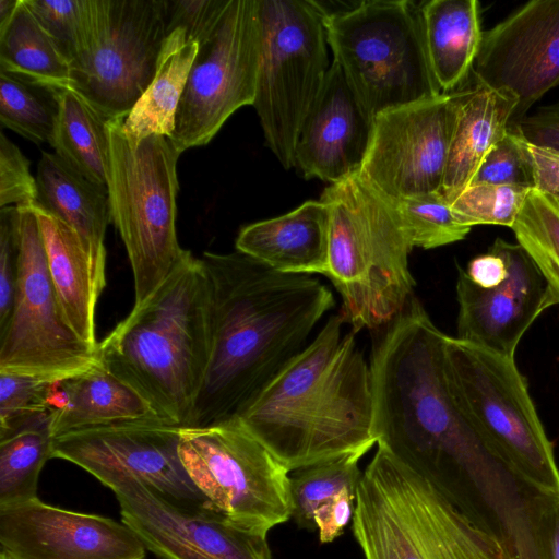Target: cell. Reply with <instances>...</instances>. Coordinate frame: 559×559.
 Wrapping results in <instances>:
<instances>
[{
  "label": "cell",
  "mask_w": 559,
  "mask_h": 559,
  "mask_svg": "<svg viewBox=\"0 0 559 559\" xmlns=\"http://www.w3.org/2000/svg\"><path fill=\"white\" fill-rule=\"evenodd\" d=\"M384 328L369 362L377 444L456 504L500 506L516 479L452 397L447 334L415 295Z\"/></svg>",
  "instance_id": "cell-1"
},
{
  "label": "cell",
  "mask_w": 559,
  "mask_h": 559,
  "mask_svg": "<svg viewBox=\"0 0 559 559\" xmlns=\"http://www.w3.org/2000/svg\"><path fill=\"white\" fill-rule=\"evenodd\" d=\"M200 259L210 292L211 343L189 427L236 419L335 306L330 288L314 276L277 272L237 250Z\"/></svg>",
  "instance_id": "cell-2"
},
{
  "label": "cell",
  "mask_w": 559,
  "mask_h": 559,
  "mask_svg": "<svg viewBox=\"0 0 559 559\" xmlns=\"http://www.w3.org/2000/svg\"><path fill=\"white\" fill-rule=\"evenodd\" d=\"M343 317L324 325L236 418L288 472L374 444L370 364Z\"/></svg>",
  "instance_id": "cell-3"
},
{
  "label": "cell",
  "mask_w": 559,
  "mask_h": 559,
  "mask_svg": "<svg viewBox=\"0 0 559 559\" xmlns=\"http://www.w3.org/2000/svg\"><path fill=\"white\" fill-rule=\"evenodd\" d=\"M211 310L200 258L185 259L98 344V360L168 421L189 427L210 356Z\"/></svg>",
  "instance_id": "cell-4"
},
{
  "label": "cell",
  "mask_w": 559,
  "mask_h": 559,
  "mask_svg": "<svg viewBox=\"0 0 559 559\" xmlns=\"http://www.w3.org/2000/svg\"><path fill=\"white\" fill-rule=\"evenodd\" d=\"M330 210L325 276L341 296L354 333L386 326L414 296L413 246L393 200L358 173L324 189Z\"/></svg>",
  "instance_id": "cell-5"
},
{
  "label": "cell",
  "mask_w": 559,
  "mask_h": 559,
  "mask_svg": "<svg viewBox=\"0 0 559 559\" xmlns=\"http://www.w3.org/2000/svg\"><path fill=\"white\" fill-rule=\"evenodd\" d=\"M352 530L366 559H508L496 535L380 444L357 486Z\"/></svg>",
  "instance_id": "cell-6"
},
{
  "label": "cell",
  "mask_w": 559,
  "mask_h": 559,
  "mask_svg": "<svg viewBox=\"0 0 559 559\" xmlns=\"http://www.w3.org/2000/svg\"><path fill=\"white\" fill-rule=\"evenodd\" d=\"M444 365L457 406L516 477L559 498V466L514 358L447 335Z\"/></svg>",
  "instance_id": "cell-7"
},
{
  "label": "cell",
  "mask_w": 559,
  "mask_h": 559,
  "mask_svg": "<svg viewBox=\"0 0 559 559\" xmlns=\"http://www.w3.org/2000/svg\"><path fill=\"white\" fill-rule=\"evenodd\" d=\"M122 121H109L108 197L111 223L133 273L134 305H140L189 252L180 247L176 231L181 153L163 135L130 141L121 130Z\"/></svg>",
  "instance_id": "cell-8"
},
{
  "label": "cell",
  "mask_w": 559,
  "mask_h": 559,
  "mask_svg": "<svg viewBox=\"0 0 559 559\" xmlns=\"http://www.w3.org/2000/svg\"><path fill=\"white\" fill-rule=\"evenodd\" d=\"M420 5L374 0L323 8L333 60L373 118L441 94L427 58Z\"/></svg>",
  "instance_id": "cell-9"
},
{
  "label": "cell",
  "mask_w": 559,
  "mask_h": 559,
  "mask_svg": "<svg viewBox=\"0 0 559 559\" xmlns=\"http://www.w3.org/2000/svg\"><path fill=\"white\" fill-rule=\"evenodd\" d=\"M258 8L261 50L252 106L267 146L288 169L330 68L325 11L313 0H258Z\"/></svg>",
  "instance_id": "cell-10"
},
{
  "label": "cell",
  "mask_w": 559,
  "mask_h": 559,
  "mask_svg": "<svg viewBox=\"0 0 559 559\" xmlns=\"http://www.w3.org/2000/svg\"><path fill=\"white\" fill-rule=\"evenodd\" d=\"M183 467L207 506L267 534L292 518L288 471L237 420L180 429Z\"/></svg>",
  "instance_id": "cell-11"
},
{
  "label": "cell",
  "mask_w": 559,
  "mask_h": 559,
  "mask_svg": "<svg viewBox=\"0 0 559 559\" xmlns=\"http://www.w3.org/2000/svg\"><path fill=\"white\" fill-rule=\"evenodd\" d=\"M166 36L165 0H91L70 90L108 120L124 119L154 79Z\"/></svg>",
  "instance_id": "cell-12"
},
{
  "label": "cell",
  "mask_w": 559,
  "mask_h": 559,
  "mask_svg": "<svg viewBox=\"0 0 559 559\" xmlns=\"http://www.w3.org/2000/svg\"><path fill=\"white\" fill-rule=\"evenodd\" d=\"M17 209L19 271L12 313L0 331V372L58 381L91 368L98 355L64 318L33 207Z\"/></svg>",
  "instance_id": "cell-13"
},
{
  "label": "cell",
  "mask_w": 559,
  "mask_h": 559,
  "mask_svg": "<svg viewBox=\"0 0 559 559\" xmlns=\"http://www.w3.org/2000/svg\"><path fill=\"white\" fill-rule=\"evenodd\" d=\"M261 50L258 0H230L199 45L169 138L183 151L207 144L240 107L253 105Z\"/></svg>",
  "instance_id": "cell-14"
},
{
  "label": "cell",
  "mask_w": 559,
  "mask_h": 559,
  "mask_svg": "<svg viewBox=\"0 0 559 559\" xmlns=\"http://www.w3.org/2000/svg\"><path fill=\"white\" fill-rule=\"evenodd\" d=\"M456 108L454 92L379 114L358 174L393 201L440 192Z\"/></svg>",
  "instance_id": "cell-15"
},
{
  "label": "cell",
  "mask_w": 559,
  "mask_h": 559,
  "mask_svg": "<svg viewBox=\"0 0 559 559\" xmlns=\"http://www.w3.org/2000/svg\"><path fill=\"white\" fill-rule=\"evenodd\" d=\"M180 429L145 420L72 431L55 437L52 457L78 465L109 489L135 478L173 499L207 506L182 465Z\"/></svg>",
  "instance_id": "cell-16"
},
{
  "label": "cell",
  "mask_w": 559,
  "mask_h": 559,
  "mask_svg": "<svg viewBox=\"0 0 559 559\" xmlns=\"http://www.w3.org/2000/svg\"><path fill=\"white\" fill-rule=\"evenodd\" d=\"M110 490L121 521L160 559H271L267 534L240 526L206 504L181 502L135 478Z\"/></svg>",
  "instance_id": "cell-17"
},
{
  "label": "cell",
  "mask_w": 559,
  "mask_h": 559,
  "mask_svg": "<svg viewBox=\"0 0 559 559\" xmlns=\"http://www.w3.org/2000/svg\"><path fill=\"white\" fill-rule=\"evenodd\" d=\"M474 83L518 99L514 128L531 107L559 86V0H533L484 31Z\"/></svg>",
  "instance_id": "cell-18"
},
{
  "label": "cell",
  "mask_w": 559,
  "mask_h": 559,
  "mask_svg": "<svg viewBox=\"0 0 559 559\" xmlns=\"http://www.w3.org/2000/svg\"><path fill=\"white\" fill-rule=\"evenodd\" d=\"M0 551L11 559H144L146 548L122 521L37 497L0 506Z\"/></svg>",
  "instance_id": "cell-19"
},
{
  "label": "cell",
  "mask_w": 559,
  "mask_h": 559,
  "mask_svg": "<svg viewBox=\"0 0 559 559\" xmlns=\"http://www.w3.org/2000/svg\"><path fill=\"white\" fill-rule=\"evenodd\" d=\"M489 249L504 259L508 274L499 285L481 288L459 267L455 337L514 358L522 336L549 308L546 283L518 243L497 238Z\"/></svg>",
  "instance_id": "cell-20"
},
{
  "label": "cell",
  "mask_w": 559,
  "mask_h": 559,
  "mask_svg": "<svg viewBox=\"0 0 559 559\" xmlns=\"http://www.w3.org/2000/svg\"><path fill=\"white\" fill-rule=\"evenodd\" d=\"M373 126L374 118L333 60L300 128L294 167L306 179L318 178L330 185L359 173Z\"/></svg>",
  "instance_id": "cell-21"
},
{
  "label": "cell",
  "mask_w": 559,
  "mask_h": 559,
  "mask_svg": "<svg viewBox=\"0 0 559 559\" xmlns=\"http://www.w3.org/2000/svg\"><path fill=\"white\" fill-rule=\"evenodd\" d=\"M330 210L309 200L295 210L242 227L236 250L288 274H321L329 263Z\"/></svg>",
  "instance_id": "cell-22"
},
{
  "label": "cell",
  "mask_w": 559,
  "mask_h": 559,
  "mask_svg": "<svg viewBox=\"0 0 559 559\" xmlns=\"http://www.w3.org/2000/svg\"><path fill=\"white\" fill-rule=\"evenodd\" d=\"M32 207L40 226L49 275L64 318L74 333L97 350L96 306L106 286V267L93 260L70 226L37 206Z\"/></svg>",
  "instance_id": "cell-23"
},
{
  "label": "cell",
  "mask_w": 559,
  "mask_h": 559,
  "mask_svg": "<svg viewBox=\"0 0 559 559\" xmlns=\"http://www.w3.org/2000/svg\"><path fill=\"white\" fill-rule=\"evenodd\" d=\"M456 119L441 193L451 203L474 179L491 148L509 132L513 94L479 84L456 92Z\"/></svg>",
  "instance_id": "cell-24"
},
{
  "label": "cell",
  "mask_w": 559,
  "mask_h": 559,
  "mask_svg": "<svg viewBox=\"0 0 559 559\" xmlns=\"http://www.w3.org/2000/svg\"><path fill=\"white\" fill-rule=\"evenodd\" d=\"M60 382L66 393V403L51 414L53 437L120 423L168 421L136 389L99 360Z\"/></svg>",
  "instance_id": "cell-25"
},
{
  "label": "cell",
  "mask_w": 559,
  "mask_h": 559,
  "mask_svg": "<svg viewBox=\"0 0 559 559\" xmlns=\"http://www.w3.org/2000/svg\"><path fill=\"white\" fill-rule=\"evenodd\" d=\"M36 203L70 226L93 260L106 267V229L111 223L108 189L95 185L67 165L56 153L41 152L36 174Z\"/></svg>",
  "instance_id": "cell-26"
},
{
  "label": "cell",
  "mask_w": 559,
  "mask_h": 559,
  "mask_svg": "<svg viewBox=\"0 0 559 559\" xmlns=\"http://www.w3.org/2000/svg\"><path fill=\"white\" fill-rule=\"evenodd\" d=\"M420 11L427 58L441 94L466 87L483 40L480 3L431 0Z\"/></svg>",
  "instance_id": "cell-27"
},
{
  "label": "cell",
  "mask_w": 559,
  "mask_h": 559,
  "mask_svg": "<svg viewBox=\"0 0 559 559\" xmlns=\"http://www.w3.org/2000/svg\"><path fill=\"white\" fill-rule=\"evenodd\" d=\"M199 45L180 28L167 34L156 72L148 87L123 119L121 130L130 141L148 135L170 138L175 117Z\"/></svg>",
  "instance_id": "cell-28"
},
{
  "label": "cell",
  "mask_w": 559,
  "mask_h": 559,
  "mask_svg": "<svg viewBox=\"0 0 559 559\" xmlns=\"http://www.w3.org/2000/svg\"><path fill=\"white\" fill-rule=\"evenodd\" d=\"M59 112L50 145L72 169L108 189L109 121L72 90H59Z\"/></svg>",
  "instance_id": "cell-29"
},
{
  "label": "cell",
  "mask_w": 559,
  "mask_h": 559,
  "mask_svg": "<svg viewBox=\"0 0 559 559\" xmlns=\"http://www.w3.org/2000/svg\"><path fill=\"white\" fill-rule=\"evenodd\" d=\"M0 71L57 90H70L69 62L24 0L0 29Z\"/></svg>",
  "instance_id": "cell-30"
},
{
  "label": "cell",
  "mask_w": 559,
  "mask_h": 559,
  "mask_svg": "<svg viewBox=\"0 0 559 559\" xmlns=\"http://www.w3.org/2000/svg\"><path fill=\"white\" fill-rule=\"evenodd\" d=\"M51 414L0 438V506L37 498L40 471L52 459Z\"/></svg>",
  "instance_id": "cell-31"
},
{
  "label": "cell",
  "mask_w": 559,
  "mask_h": 559,
  "mask_svg": "<svg viewBox=\"0 0 559 559\" xmlns=\"http://www.w3.org/2000/svg\"><path fill=\"white\" fill-rule=\"evenodd\" d=\"M546 283L548 307L559 304V201L531 189L511 228Z\"/></svg>",
  "instance_id": "cell-32"
},
{
  "label": "cell",
  "mask_w": 559,
  "mask_h": 559,
  "mask_svg": "<svg viewBox=\"0 0 559 559\" xmlns=\"http://www.w3.org/2000/svg\"><path fill=\"white\" fill-rule=\"evenodd\" d=\"M59 90L0 71L2 127L35 144L51 143L59 112Z\"/></svg>",
  "instance_id": "cell-33"
},
{
  "label": "cell",
  "mask_w": 559,
  "mask_h": 559,
  "mask_svg": "<svg viewBox=\"0 0 559 559\" xmlns=\"http://www.w3.org/2000/svg\"><path fill=\"white\" fill-rule=\"evenodd\" d=\"M359 456L314 464L294 471L289 476L292 518L306 530H317L313 521L316 510L342 492L356 495L362 473Z\"/></svg>",
  "instance_id": "cell-34"
},
{
  "label": "cell",
  "mask_w": 559,
  "mask_h": 559,
  "mask_svg": "<svg viewBox=\"0 0 559 559\" xmlns=\"http://www.w3.org/2000/svg\"><path fill=\"white\" fill-rule=\"evenodd\" d=\"M413 247L435 249L465 239L471 227L454 216L441 192L393 201Z\"/></svg>",
  "instance_id": "cell-35"
},
{
  "label": "cell",
  "mask_w": 559,
  "mask_h": 559,
  "mask_svg": "<svg viewBox=\"0 0 559 559\" xmlns=\"http://www.w3.org/2000/svg\"><path fill=\"white\" fill-rule=\"evenodd\" d=\"M532 188L472 183L451 203L455 218L464 226L499 225L512 228Z\"/></svg>",
  "instance_id": "cell-36"
},
{
  "label": "cell",
  "mask_w": 559,
  "mask_h": 559,
  "mask_svg": "<svg viewBox=\"0 0 559 559\" xmlns=\"http://www.w3.org/2000/svg\"><path fill=\"white\" fill-rule=\"evenodd\" d=\"M24 1L69 64L73 62L86 43L91 0Z\"/></svg>",
  "instance_id": "cell-37"
},
{
  "label": "cell",
  "mask_w": 559,
  "mask_h": 559,
  "mask_svg": "<svg viewBox=\"0 0 559 559\" xmlns=\"http://www.w3.org/2000/svg\"><path fill=\"white\" fill-rule=\"evenodd\" d=\"M53 382L29 374L0 372V438L52 413L49 394Z\"/></svg>",
  "instance_id": "cell-38"
},
{
  "label": "cell",
  "mask_w": 559,
  "mask_h": 559,
  "mask_svg": "<svg viewBox=\"0 0 559 559\" xmlns=\"http://www.w3.org/2000/svg\"><path fill=\"white\" fill-rule=\"evenodd\" d=\"M36 178L29 160L3 132L0 134V207L33 206L36 203Z\"/></svg>",
  "instance_id": "cell-39"
},
{
  "label": "cell",
  "mask_w": 559,
  "mask_h": 559,
  "mask_svg": "<svg viewBox=\"0 0 559 559\" xmlns=\"http://www.w3.org/2000/svg\"><path fill=\"white\" fill-rule=\"evenodd\" d=\"M20 253V212L17 206L0 209V331L12 313Z\"/></svg>",
  "instance_id": "cell-40"
},
{
  "label": "cell",
  "mask_w": 559,
  "mask_h": 559,
  "mask_svg": "<svg viewBox=\"0 0 559 559\" xmlns=\"http://www.w3.org/2000/svg\"><path fill=\"white\" fill-rule=\"evenodd\" d=\"M472 183L523 186L532 188L531 175L516 140L509 129L484 159Z\"/></svg>",
  "instance_id": "cell-41"
},
{
  "label": "cell",
  "mask_w": 559,
  "mask_h": 559,
  "mask_svg": "<svg viewBox=\"0 0 559 559\" xmlns=\"http://www.w3.org/2000/svg\"><path fill=\"white\" fill-rule=\"evenodd\" d=\"M167 34L180 28L202 44L215 29L230 0H165Z\"/></svg>",
  "instance_id": "cell-42"
},
{
  "label": "cell",
  "mask_w": 559,
  "mask_h": 559,
  "mask_svg": "<svg viewBox=\"0 0 559 559\" xmlns=\"http://www.w3.org/2000/svg\"><path fill=\"white\" fill-rule=\"evenodd\" d=\"M512 130V129H510ZM526 162L532 189L546 193L559 201V151L528 143L514 130Z\"/></svg>",
  "instance_id": "cell-43"
},
{
  "label": "cell",
  "mask_w": 559,
  "mask_h": 559,
  "mask_svg": "<svg viewBox=\"0 0 559 559\" xmlns=\"http://www.w3.org/2000/svg\"><path fill=\"white\" fill-rule=\"evenodd\" d=\"M511 129L531 144L559 151V99L538 107Z\"/></svg>",
  "instance_id": "cell-44"
},
{
  "label": "cell",
  "mask_w": 559,
  "mask_h": 559,
  "mask_svg": "<svg viewBox=\"0 0 559 559\" xmlns=\"http://www.w3.org/2000/svg\"><path fill=\"white\" fill-rule=\"evenodd\" d=\"M356 495L342 492L320 506L313 515L321 543H331L338 537L353 520Z\"/></svg>",
  "instance_id": "cell-45"
},
{
  "label": "cell",
  "mask_w": 559,
  "mask_h": 559,
  "mask_svg": "<svg viewBox=\"0 0 559 559\" xmlns=\"http://www.w3.org/2000/svg\"><path fill=\"white\" fill-rule=\"evenodd\" d=\"M535 542L537 559H559V498L540 496Z\"/></svg>",
  "instance_id": "cell-46"
},
{
  "label": "cell",
  "mask_w": 559,
  "mask_h": 559,
  "mask_svg": "<svg viewBox=\"0 0 559 559\" xmlns=\"http://www.w3.org/2000/svg\"><path fill=\"white\" fill-rule=\"evenodd\" d=\"M468 278L481 288H490L502 283L508 274L504 259L496 251L488 249L486 253L473 258L465 270Z\"/></svg>",
  "instance_id": "cell-47"
},
{
  "label": "cell",
  "mask_w": 559,
  "mask_h": 559,
  "mask_svg": "<svg viewBox=\"0 0 559 559\" xmlns=\"http://www.w3.org/2000/svg\"><path fill=\"white\" fill-rule=\"evenodd\" d=\"M21 0H0V29L10 22Z\"/></svg>",
  "instance_id": "cell-48"
},
{
  "label": "cell",
  "mask_w": 559,
  "mask_h": 559,
  "mask_svg": "<svg viewBox=\"0 0 559 559\" xmlns=\"http://www.w3.org/2000/svg\"><path fill=\"white\" fill-rule=\"evenodd\" d=\"M0 559H11V558L3 551H0Z\"/></svg>",
  "instance_id": "cell-49"
}]
</instances>
